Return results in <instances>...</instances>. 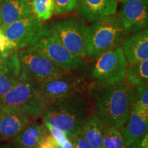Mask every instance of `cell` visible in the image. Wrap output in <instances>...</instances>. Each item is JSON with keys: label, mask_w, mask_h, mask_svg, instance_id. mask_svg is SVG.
I'll list each match as a JSON object with an SVG mask.
<instances>
[{"label": "cell", "mask_w": 148, "mask_h": 148, "mask_svg": "<svg viewBox=\"0 0 148 148\" xmlns=\"http://www.w3.org/2000/svg\"><path fill=\"white\" fill-rule=\"evenodd\" d=\"M135 87L126 79L108 86L89 84L88 97L93 113L106 125L121 130L132 109Z\"/></svg>", "instance_id": "cell-1"}, {"label": "cell", "mask_w": 148, "mask_h": 148, "mask_svg": "<svg viewBox=\"0 0 148 148\" xmlns=\"http://www.w3.org/2000/svg\"><path fill=\"white\" fill-rule=\"evenodd\" d=\"M90 114V106L83 92L51 103L42 114L43 121L60 129L70 140L82 132Z\"/></svg>", "instance_id": "cell-2"}, {"label": "cell", "mask_w": 148, "mask_h": 148, "mask_svg": "<svg viewBox=\"0 0 148 148\" xmlns=\"http://www.w3.org/2000/svg\"><path fill=\"white\" fill-rule=\"evenodd\" d=\"M123 37V28L116 14L92 22L86 28V56L92 60L97 58L120 46Z\"/></svg>", "instance_id": "cell-3"}, {"label": "cell", "mask_w": 148, "mask_h": 148, "mask_svg": "<svg viewBox=\"0 0 148 148\" xmlns=\"http://www.w3.org/2000/svg\"><path fill=\"white\" fill-rule=\"evenodd\" d=\"M28 47L41 53L64 72L80 71L87 65L82 58L73 55L62 45L49 23L44 24L41 32Z\"/></svg>", "instance_id": "cell-4"}, {"label": "cell", "mask_w": 148, "mask_h": 148, "mask_svg": "<svg viewBox=\"0 0 148 148\" xmlns=\"http://www.w3.org/2000/svg\"><path fill=\"white\" fill-rule=\"evenodd\" d=\"M127 66L123 48L119 46L94 59L88 66V79L99 86L117 84L126 79Z\"/></svg>", "instance_id": "cell-5"}, {"label": "cell", "mask_w": 148, "mask_h": 148, "mask_svg": "<svg viewBox=\"0 0 148 148\" xmlns=\"http://www.w3.org/2000/svg\"><path fill=\"white\" fill-rule=\"evenodd\" d=\"M3 106L17 108L34 121L42 117L49 104L40 95L37 81H21L0 96V108Z\"/></svg>", "instance_id": "cell-6"}, {"label": "cell", "mask_w": 148, "mask_h": 148, "mask_svg": "<svg viewBox=\"0 0 148 148\" xmlns=\"http://www.w3.org/2000/svg\"><path fill=\"white\" fill-rule=\"evenodd\" d=\"M64 47L79 58L86 57V33L87 25L81 16H69L49 23Z\"/></svg>", "instance_id": "cell-7"}, {"label": "cell", "mask_w": 148, "mask_h": 148, "mask_svg": "<svg viewBox=\"0 0 148 148\" xmlns=\"http://www.w3.org/2000/svg\"><path fill=\"white\" fill-rule=\"evenodd\" d=\"M38 88L41 97L49 105L57 99L83 92L85 84L81 77L71 72H62L38 81Z\"/></svg>", "instance_id": "cell-8"}, {"label": "cell", "mask_w": 148, "mask_h": 148, "mask_svg": "<svg viewBox=\"0 0 148 148\" xmlns=\"http://www.w3.org/2000/svg\"><path fill=\"white\" fill-rule=\"evenodd\" d=\"M20 81H38L62 73L41 53L27 47L18 49Z\"/></svg>", "instance_id": "cell-9"}, {"label": "cell", "mask_w": 148, "mask_h": 148, "mask_svg": "<svg viewBox=\"0 0 148 148\" xmlns=\"http://www.w3.org/2000/svg\"><path fill=\"white\" fill-rule=\"evenodd\" d=\"M116 16L125 37L148 29V0H126Z\"/></svg>", "instance_id": "cell-10"}, {"label": "cell", "mask_w": 148, "mask_h": 148, "mask_svg": "<svg viewBox=\"0 0 148 148\" xmlns=\"http://www.w3.org/2000/svg\"><path fill=\"white\" fill-rule=\"evenodd\" d=\"M44 24L34 14H29L10 24L3 29L5 36L17 49L31 45L41 32Z\"/></svg>", "instance_id": "cell-11"}, {"label": "cell", "mask_w": 148, "mask_h": 148, "mask_svg": "<svg viewBox=\"0 0 148 148\" xmlns=\"http://www.w3.org/2000/svg\"><path fill=\"white\" fill-rule=\"evenodd\" d=\"M32 121L17 108L10 106L0 108V142L10 141Z\"/></svg>", "instance_id": "cell-12"}, {"label": "cell", "mask_w": 148, "mask_h": 148, "mask_svg": "<svg viewBox=\"0 0 148 148\" xmlns=\"http://www.w3.org/2000/svg\"><path fill=\"white\" fill-rule=\"evenodd\" d=\"M148 132V112L132 109L121 134L125 148H136Z\"/></svg>", "instance_id": "cell-13"}, {"label": "cell", "mask_w": 148, "mask_h": 148, "mask_svg": "<svg viewBox=\"0 0 148 148\" xmlns=\"http://www.w3.org/2000/svg\"><path fill=\"white\" fill-rule=\"evenodd\" d=\"M117 0H77V12L85 21L92 23L116 14Z\"/></svg>", "instance_id": "cell-14"}, {"label": "cell", "mask_w": 148, "mask_h": 148, "mask_svg": "<svg viewBox=\"0 0 148 148\" xmlns=\"http://www.w3.org/2000/svg\"><path fill=\"white\" fill-rule=\"evenodd\" d=\"M127 62L132 64L148 58V29L126 37L121 43Z\"/></svg>", "instance_id": "cell-15"}, {"label": "cell", "mask_w": 148, "mask_h": 148, "mask_svg": "<svg viewBox=\"0 0 148 148\" xmlns=\"http://www.w3.org/2000/svg\"><path fill=\"white\" fill-rule=\"evenodd\" d=\"M19 75L18 49H14L9 54L4 65L0 69V96L4 95L21 82Z\"/></svg>", "instance_id": "cell-16"}, {"label": "cell", "mask_w": 148, "mask_h": 148, "mask_svg": "<svg viewBox=\"0 0 148 148\" xmlns=\"http://www.w3.org/2000/svg\"><path fill=\"white\" fill-rule=\"evenodd\" d=\"M31 0H2L1 11V27L8 25L20 18L32 14Z\"/></svg>", "instance_id": "cell-17"}, {"label": "cell", "mask_w": 148, "mask_h": 148, "mask_svg": "<svg viewBox=\"0 0 148 148\" xmlns=\"http://www.w3.org/2000/svg\"><path fill=\"white\" fill-rule=\"evenodd\" d=\"M48 132L49 130L45 123L38 124L36 121H32L15 137L8 142L14 146L20 147H36L39 145L42 139Z\"/></svg>", "instance_id": "cell-18"}, {"label": "cell", "mask_w": 148, "mask_h": 148, "mask_svg": "<svg viewBox=\"0 0 148 148\" xmlns=\"http://www.w3.org/2000/svg\"><path fill=\"white\" fill-rule=\"evenodd\" d=\"M106 125L94 113L90 114L80 134L87 140L92 148H100Z\"/></svg>", "instance_id": "cell-19"}, {"label": "cell", "mask_w": 148, "mask_h": 148, "mask_svg": "<svg viewBox=\"0 0 148 148\" xmlns=\"http://www.w3.org/2000/svg\"><path fill=\"white\" fill-rule=\"evenodd\" d=\"M126 81L134 87L148 82V58L141 62L129 64Z\"/></svg>", "instance_id": "cell-20"}, {"label": "cell", "mask_w": 148, "mask_h": 148, "mask_svg": "<svg viewBox=\"0 0 148 148\" xmlns=\"http://www.w3.org/2000/svg\"><path fill=\"white\" fill-rule=\"evenodd\" d=\"M32 13L38 19L46 21L53 14V0H31Z\"/></svg>", "instance_id": "cell-21"}, {"label": "cell", "mask_w": 148, "mask_h": 148, "mask_svg": "<svg viewBox=\"0 0 148 148\" xmlns=\"http://www.w3.org/2000/svg\"><path fill=\"white\" fill-rule=\"evenodd\" d=\"M102 148H125L121 132L113 126L106 125L103 136Z\"/></svg>", "instance_id": "cell-22"}, {"label": "cell", "mask_w": 148, "mask_h": 148, "mask_svg": "<svg viewBox=\"0 0 148 148\" xmlns=\"http://www.w3.org/2000/svg\"><path fill=\"white\" fill-rule=\"evenodd\" d=\"M132 109L148 112V82L135 87Z\"/></svg>", "instance_id": "cell-23"}, {"label": "cell", "mask_w": 148, "mask_h": 148, "mask_svg": "<svg viewBox=\"0 0 148 148\" xmlns=\"http://www.w3.org/2000/svg\"><path fill=\"white\" fill-rule=\"evenodd\" d=\"M54 15H64L76 10L77 0H53Z\"/></svg>", "instance_id": "cell-24"}, {"label": "cell", "mask_w": 148, "mask_h": 148, "mask_svg": "<svg viewBox=\"0 0 148 148\" xmlns=\"http://www.w3.org/2000/svg\"><path fill=\"white\" fill-rule=\"evenodd\" d=\"M44 123H45V126L47 127V130H49V132L51 134V136H52L53 138L56 140L59 148H60V146L62 145L66 140L69 139V138H68L66 133L63 132L62 130H61L60 129H59L58 127L55 126H53L52 125L49 124V123H48L44 122Z\"/></svg>", "instance_id": "cell-25"}, {"label": "cell", "mask_w": 148, "mask_h": 148, "mask_svg": "<svg viewBox=\"0 0 148 148\" xmlns=\"http://www.w3.org/2000/svg\"><path fill=\"white\" fill-rule=\"evenodd\" d=\"M38 148H59L56 140L51 136L49 132L45 135L40 142Z\"/></svg>", "instance_id": "cell-26"}, {"label": "cell", "mask_w": 148, "mask_h": 148, "mask_svg": "<svg viewBox=\"0 0 148 148\" xmlns=\"http://www.w3.org/2000/svg\"><path fill=\"white\" fill-rule=\"evenodd\" d=\"M71 141L73 143L74 148H92L87 140L81 134L77 135L76 137L72 139Z\"/></svg>", "instance_id": "cell-27"}, {"label": "cell", "mask_w": 148, "mask_h": 148, "mask_svg": "<svg viewBox=\"0 0 148 148\" xmlns=\"http://www.w3.org/2000/svg\"><path fill=\"white\" fill-rule=\"evenodd\" d=\"M16 48L12 42L5 36L4 33H0V50H8Z\"/></svg>", "instance_id": "cell-28"}, {"label": "cell", "mask_w": 148, "mask_h": 148, "mask_svg": "<svg viewBox=\"0 0 148 148\" xmlns=\"http://www.w3.org/2000/svg\"><path fill=\"white\" fill-rule=\"evenodd\" d=\"M14 49H16V48H14ZM12 49H8V50H0V69H1L2 66L4 65V64L6 62L7 58H8L9 54H10L11 51Z\"/></svg>", "instance_id": "cell-29"}, {"label": "cell", "mask_w": 148, "mask_h": 148, "mask_svg": "<svg viewBox=\"0 0 148 148\" xmlns=\"http://www.w3.org/2000/svg\"><path fill=\"white\" fill-rule=\"evenodd\" d=\"M136 148H148V135H145Z\"/></svg>", "instance_id": "cell-30"}, {"label": "cell", "mask_w": 148, "mask_h": 148, "mask_svg": "<svg viewBox=\"0 0 148 148\" xmlns=\"http://www.w3.org/2000/svg\"><path fill=\"white\" fill-rule=\"evenodd\" d=\"M60 148H74L73 143L69 139H67L64 143L60 146Z\"/></svg>", "instance_id": "cell-31"}, {"label": "cell", "mask_w": 148, "mask_h": 148, "mask_svg": "<svg viewBox=\"0 0 148 148\" xmlns=\"http://www.w3.org/2000/svg\"><path fill=\"white\" fill-rule=\"evenodd\" d=\"M0 148H14V146L12 143H10V142H8V143L0 145Z\"/></svg>", "instance_id": "cell-32"}, {"label": "cell", "mask_w": 148, "mask_h": 148, "mask_svg": "<svg viewBox=\"0 0 148 148\" xmlns=\"http://www.w3.org/2000/svg\"><path fill=\"white\" fill-rule=\"evenodd\" d=\"M1 3H2V0H0V26H1Z\"/></svg>", "instance_id": "cell-33"}, {"label": "cell", "mask_w": 148, "mask_h": 148, "mask_svg": "<svg viewBox=\"0 0 148 148\" xmlns=\"http://www.w3.org/2000/svg\"><path fill=\"white\" fill-rule=\"evenodd\" d=\"M14 148H23V147H17V146H14ZM29 148H38V147H29Z\"/></svg>", "instance_id": "cell-34"}, {"label": "cell", "mask_w": 148, "mask_h": 148, "mask_svg": "<svg viewBox=\"0 0 148 148\" xmlns=\"http://www.w3.org/2000/svg\"><path fill=\"white\" fill-rule=\"evenodd\" d=\"M0 33H3V30L2 29H1V26H0Z\"/></svg>", "instance_id": "cell-35"}, {"label": "cell", "mask_w": 148, "mask_h": 148, "mask_svg": "<svg viewBox=\"0 0 148 148\" xmlns=\"http://www.w3.org/2000/svg\"><path fill=\"white\" fill-rule=\"evenodd\" d=\"M117 1H121V2L123 3V2H124V1H126V0H117Z\"/></svg>", "instance_id": "cell-36"}, {"label": "cell", "mask_w": 148, "mask_h": 148, "mask_svg": "<svg viewBox=\"0 0 148 148\" xmlns=\"http://www.w3.org/2000/svg\"><path fill=\"white\" fill-rule=\"evenodd\" d=\"M145 135H148V132H147V134H146Z\"/></svg>", "instance_id": "cell-37"}, {"label": "cell", "mask_w": 148, "mask_h": 148, "mask_svg": "<svg viewBox=\"0 0 148 148\" xmlns=\"http://www.w3.org/2000/svg\"><path fill=\"white\" fill-rule=\"evenodd\" d=\"M100 148H102V147H100Z\"/></svg>", "instance_id": "cell-38"}]
</instances>
